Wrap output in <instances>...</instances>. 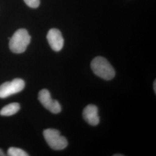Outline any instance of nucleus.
<instances>
[{"label": "nucleus", "mask_w": 156, "mask_h": 156, "mask_svg": "<svg viewBox=\"0 0 156 156\" xmlns=\"http://www.w3.org/2000/svg\"><path fill=\"white\" fill-rule=\"evenodd\" d=\"M91 68L96 75L105 80H111L115 76V71L109 62L102 57H96L91 62Z\"/></svg>", "instance_id": "f257e3e1"}, {"label": "nucleus", "mask_w": 156, "mask_h": 156, "mask_svg": "<svg viewBox=\"0 0 156 156\" xmlns=\"http://www.w3.org/2000/svg\"><path fill=\"white\" fill-rule=\"evenodd\" d=\"M30 41L31 37L28 31L24 28L19 29L9 39V48L13 53H22L27 49Z\"/></svg>", "instance_id": "f03ea898"}, {"label": "nucleus", "mask_w": 156, "mask_h": 156, "mask_svg": "<svg viewBox=\"0 0 156 156\" xmlns=\"http://www.w3.org/2000/svg\"><path fill=\"white\" fill-rule=\"evenodd\" d=\"M43 134L46 142L52 149L61 151L67 147L68 146L67 139L61 135L58 130L49 128L45 129Z\"/></svg>", "instance_id": "7ed1b4c3"}, {"label": "nucleus", "mask_w": 156, "mask_h": 156, "mask_svg": "<svg viewBox=\"0 0 156 156\" xmlns=\"http://www.w3.org/2000/svg\"><path fill=\"white\" fill-rule=\"evenodd\" d=\"M25 82L21 79H15L11 82H6L0 86V98H5L16 94L24 89Z\"/></svg>", "instance_id": "20e7f679"}, {"label": "nucleus", "mask_w": 156, "mask_h": 156, "mask_svg": "<svg viewBox=\"0 0 156 156\" xmlns=\"http://www.w3.org/2000/svg\"><path fill=\"white\" fill-rule=\"evenodd\" d=\"M38 100L46 109L53 113L57 114L62 111L60 103L51 98L50 92L48 90L43 89L39 91Z\"/></svg>", "instance_id": "39448f33"}, {"label": "nucleus", "mask_w": 156, "mask_h": 156, "mask_svg": "<svg viewBox=\"0 0 156 156\" xmlns=\"http://www.w3.org/2000/svg\"><path fill=\"white\" fill-rule=\"evenodd\" d=\"M47 39L51 48L56 51L62 50L64 46V39L62 33L56 28H51L47 34Z\"/></svg>", "instance_id": "423d86ee"}, {"label": "nucleus", "mask_w": 156, "mask_h": 156, "mask_svg": "<svg viewBox=\"0 0 156 156\" xmlns=\"http://www.w3.org/2000/svg\"><path fill=\"white\" fill-rule=\"evenodd\" d=\"M98 108L94 105H89L84 109V119L91 126H97L100 123Z\"/></svg>", "instance_id": "0eeeda50"}, {"label": "nucleus", "mask_w": 156, "mask_h": 156, "mask_svg": "<svg viewBox=\"0 0 156 156\" xmlns=\"http://www.w3.org/2000/svg\"><path fill=\"white\" fill-rule=\"evenodd\" d=\"M20 105L17 103H11L3 107L0 111V115L3 116H10L16 114L20 110Z\"/></svg>", "instance_id": "6e6552de"}, {"label": "nucleus", "mask_w": 156, "mask_h": 156, "mask_svg": "<svg viewBox=\"0 0 156 156\" xmlns=\"http://www.w3.org/2000/svg\"><path fill=\"white\" fill-rule=\"evenodd\" d=\"M8 155L9 156H28V154L21 149L12 147L8 151Z\"/></svg>", "instance_id": "1a4fd4ad"}, {"label": "nucleus", "mask_w": 156, "mask_h": 156, "mask_svg": "<svg viewBox=\"0 0 156 156\" xmlns=\"http://www.w3.org/2000/svg\"><path fill=\"white\" fill-rule=\"evenodd\" d=\"M27 5L32 8H37L40 4V0H24Z\"/></svg>", "instance_id": "9d476101"}, {"label": "nucleus", "mask_w": 156, "mask_h": 156, "mask_svg": "<svg viewBox=\"0 0 156 156\" xmlns=\"http://www.w3.org/2000/svg\"><path fill=\"white\" fill-rule=\"evenodd\" d=\"M5 156V154L4 153V151H2V150L1 149H0V156Z\"/></svg>", "instance_id": "9b49d317"}, {"label": "nucleus", "mask_w": 156, "mask_h": 156, "mask_svg": "<svg viewBox=\"0 0 156 156\" xmlns=\"http://www.w3.org/2000/svg\"><path fill=\"white\" fill-rule=\"evenodd\" d=\"M156 80L154 81V86H153V87H154V91H155V93L156 92Z\"/></svg>", "instance_id": "f8f14e48"}]
</instances>
